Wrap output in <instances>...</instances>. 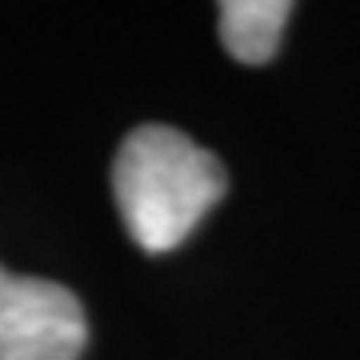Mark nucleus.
Segmentation results:
<instances>
[{"instance_id": "f257e3e1", "label": "nucleus", "mask_w": 360, "mask_h": 360, "mask_svg": "<svg viewBox=\"0 0 360 360\" xmlns=\"http://www.w3.org/2000/svg\"><path fill=\"white\" fill-rule=\"evenodd\" d=\"M229 188L220 156L168 124L132 129L112 160V196L136 248L172 252Z\"/></svg>"}, {"instance_id": "f03ea898", "label": "nucleus", "mask_w": 360, "mask_h": 360, "mask_svg": "<svg viewBox=\"0 0 360 360\" xmlns=\"http://www.w3.org/2000/svg\"><path fill=\"white\" fill-rule=\"evenodd\" d=\"M89 321L65 284L0 269V360H80Z\"/></svg>"}, {"instance_id": "7ed1b4c3", "label": "nucleus", "mask_w": 360, "mask_h": 360, "mask_svg": "<svg viewBox=\"0 0 360 360\" xmlns=\"http://www.w3.org/2000/svg\"><path fill=\"white\" fill-rule=\"evenodd\" d=\"M220 13V40L229 56L240 65H264L281 49V32L292 16L288 0H224Z\"/></svg>"}]
</instances>
